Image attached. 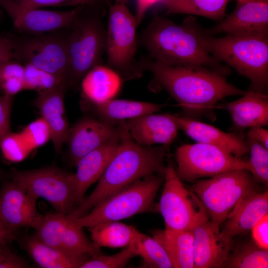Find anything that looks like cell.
Listing matches in <instances>:
<instances>
[{
  "mask_svg": "<svg viewBox=\"0 0 268 268\" xmlns=\"http://www.w3.org/2000/svg\"><path fill=\"white\" fill-rule=\"evenodd\" d=\"M12 59V49L11 42L6 35H0V69L2 65Z\"/></svg>",
  "mask_w": 268,
  "mask_h": 268,
  "instance_id": "42",
  "label": "cell"
},
{
  "mask_svg": "<svg viewBox=\"0 0 268 268\" xmlns=\"http://www.w3.org/2000/svg\"><path fill=\"white\" fill-rule=\"evenodd\" d=\"M204 47L214 58L225 63L251 81L249 91L267 94L268 36L214 37L206 31Z\"/></svg>",
  "mask_w": 268,
  "mask_h": 268,
  "instance_id": "4",
  "label": "cell"
},
{
  "mask_svg": "<svg viewBox=\"0 0 268 268\" xmlns=\"http://www.w3.org/2000/svg\"><path fill=\"white\" fill-rule=\"evenodd\" d=\"M119 140L117 126L101 119L85 118L69 130L67 140L71 163L76 165L85 155L108 143Z\"/></svg>",
  "mask_w": 268,
  "mask_h": 268,
  "instance_id": "17",
  "label": "cell"
},
{
  "mask_svg": "<svg viewBox=\"0 0 268 268\" xmlns=\"http://www.w3.org/2000/svg\"><path fill=\"white\" fill-rule=\"evenodd\" d=\"M268 214V193L251 191L237 203L226 218L221 232L230 239L251 231Z\"/></svg>",
  "mask_w": 268,
  "mask_h": 268,
  "instance_id": "21",
  "label": "cell"
},
{
  "mask_svg": "<svg viewBox=\"0 0 268 268\" xmlns=\"http://www.w3.org/2000/svg\"><path fill=\"white\" fill-rule=\"evenodd\" d=\"M0 89L4 94L13 96L24 90V80L17 77H9L0 80Z\"/></svg>",
  "mask_w": 268,
  "mask_h": 268,
  "instance_id": "41",
  "label": "cell"
},
{
  "mask_svg": "<svg viewBox=\"0 0 268 268\" xmlns=\"http://www.w3.org/2000/svg\"><path fill=\"white\" fill-rule=\"evenodd\" d=\"M85 8V7H84ZM84 8L67 28V86H76L106 52V31L101 18Z\"/></svg>",
  "mask_w": 268,
  "mask_h": 268,
  "instance_id": "5",
  "label": "cell"
},
{
  "mask_svg": "<svg viewBox=\"0 0 268 268\" xmlns=\"http://www.w3.org/2000/svg\"><path fill=\"white\" fill-rule=\"evenodd\" d=\"M11 180L37 200H46L57 212L69 214L77 206L72 174L55 167L14 172Z\"/></svg>",
  "mask_w": 268,
  "mask_h": 268,
  "instance_id": "12",
  "label": "cell"
},
{
  "mask_svg": "<svg viewBox=\"0 0 268 268\" xmlns=\"http://www.w3.org/2000/svg\"><path fill=\"white\" fill-rule=\"evenodd\" d=\"M23 246L31 259L43 268H80L91 256L77 255L49 246L35 236L26 237Z\"/></svg>",
  "mask_w": 268,
  "mask_h": 268,
  "instance_id": "25",
  "label": "cell"
},
{
  "mask_svg": "<svg viewBox=\"0 0 268 268\" xmlns=\"http://www.w3.org/2000/svg\"><path fill=\"white\" fill-rule=\"evenodd\" d=\"M85 5L67 11H52L23 7L14 0H0V6L21 33L40 34L70 27Z\"/></svg>",
  "mask_w": 268,
  "mask_h": 268,
  "instance_id": "13",
  "label": "cell"
},
{
  "mask_svg": "<svg viewBox=\"0 0 268 268\" xmlns=\"http://www.w3.org/2000/svg\"><path fill=\"white\" fill-rule=\"evenodd\" d=\"M132 138L143 146L161 144L169 147L179 128L169 114L151 113L126 121Z\"/></svg>",
  "mask_w": 268,
  "mask_h": 268,
  "instance_id": "20",
  "label": "cell"
},
{
  "mask_svg": "<svg viewBox=\"0 0 268 268\" xmlns=\"http://www.w3.org/2000/svg\"><path fill=\"white\" fill-rule=\"evenodd\" d=\"M12 96L0 95V142L10 132Z\"/></svg>",
  "mask_w": 268,
  "mask_h": 268,
  "instance_id": "38",
  "label": "cell"
},
{
  "mask_svg": "<svg viewBox=\"0 0 268 268\" xmlns=\"http://www.w3.org/2000/svg\"><path fill=\"white\" fill-rule=\"evenodd\" d=\"M169 115L176 122L179 130L197 142L221 147L239 157L249 153L246 139L241 134L226 133L210 125L184 116Z\"/></svg>",
  "mask_w": 268,
  "mask_h": 268,
  "instance_id": "19",
  "label": "cell"
},
{
  "mask_svg": "<svg viewBox=\"0 0 268 268\" xmlns=\"http://www.w3.org/2000/svg\"><path fill=\"white\" fill-rule=\"evenodd\" d=\"M13 231L4 229L0 230V243H6L14 238Z\"/></svg>",
  "mask_w": 268,
  "mask_h": 268,
  "instance_id": "45",
  "label": "cell"
},
{
  "mask_svg": "<svg viewBox=\"0 0 268 268\" xmlns=\"http://www.w3.org/2000/svg\"><path fill=\"white\" fill-rule=\"evenodd\" d=\"M122 80L110 67L95 66L80 81L82 98L90 106L113 99L120 90Z\"/></svg>",
  "mask_w": 268,
  "mask_h": 268,
  "instance_id": "24",
  "label": "cell"
},
{
  "mask_svg": "<svg viewBox=\"0 0 268 268\" xmlns=\"http://www.w3.org/2000/svg\"><path fill=\"white\" fill-rule=\"evenodd\" d=\"M137 25L135 17L125 4L110 5L106 31L107 63L122 80L137 78L142 72L134 60L138 44Z\"/></svg>",
  "mask_w": 268,
  "mask_h": 268,
  "instance_id": "9",
  "label": "cell"
},
{
  "mask_svg": "<svg viewBox=\"0 0 268 268\" xmlns=\"http://www.w3.org/2000/svg\"><path fill=\"white\" fill-rule=\"evenodd\" d=\"M164 181L157 210L164 219L165 229L192 231L208 217L200 199L184 186L171 161L166 166Z\"/></svg>",
  "mask_w": 268,
  "mask_h": 268,
  "instance_id": "10",
  "label": "cell"
},
{
  "mask_svg": "<svg viewBox=\"0 0 268 268\" xmlns=\"http://www.w3.org/2000/svg\"><path fill=\"white\" fill-rule=\"evenodd\" d=\"M24 90H36L39 92L54 88L62 83L67 85L61 78L34 66L24 64Z\"/></svg>",
  "mask_w": 268,
  "mask_h": 268,
  "instance_id": "36",
  "label": "cell"
},
{
  "mask_svg": "<svg viewBox=\"0 0 268 268\" xmlns=\"http://www.w3.org/2000/svg\"><path fill=\"white\" fill-rule=\"evenodd\" d=\"M93 243L97 247L124 248L134 242L140 232L119 221L104 223L88 228Z\"/></svg>",
  "mask_w": 268,
  "mask_h": 268,
  "instance_id": "28",
  "label": "cell"
},
{
  "mask_svg": "<svg viewBox=\"0 0 268 268\" xmlns=\"http://www.w3.org/2000/svg\"><path fill=\"white\" fill-rule=\"evenodd\" d=\"M67 84L38 92L34 101L42 119L47 125L56 153L67 141L69 130L65 116L64 96Z\"/></svg>",
  "mask_w": 268,
  "mask_h": 268,
  "instance_id": "18",
  "label": "cell"
},
{
  "mask_svg": "<svg viewBox=\"0 0 268 268\" xmlns=\"http://www.w3.org/2000/svg\"><path fill=\"white\" fill-rule=\"evenodd\" d=\"M67 215L57 212L43 215L35 229L34 236L43 243L62 250L63 236L68 222Z\"/></svg>",
  "mask_w": 268,
  "mask_h": 268,
  "instance_id": "31",
  "label": "cell"
},
{
  "mask_svg": "<svg viewBox=\"0 0 268 268\" xmlns=\"http://www.w3.org/2000/svg\"><path fill=\"white\" fill-rule=\"evenodd\" d=\"M1 174H0V177Z\"/></svg>",
  "mask_w": 268,
  "mask_h": 268,
  "instance_id": "49",
  "label": "cell"
},
{
  "mask_svg": "<svg viewBox=\"0 0 268 268\" xmlns=\"http://www.w3.org/2000/svg\"><path fill=\"white\" fill-rule=\"evenodd\" d=\"M192 232L194 268H223L233 247V239L224 235L208 217Z\"/></svg>",
  "mask_w": 268,
  "mask_h": 268,
  "instance_id": "16",
  "label": "cell"
},
{
  "mask_svg": "<svg viewBox=\"0 0 268 268\" xmlns=\"http://www.w3.org/2000/svg\"><path fill=\"white\" fill-rule=\"evenodd\" d=\"M127 0H116V2L126 4Z\"/></svg>",
  "mask_w": 268,
  "mask_h": 268,
  "instance_id": "47",
  "label": "cell"
},
{
  "mask_svg": "<svg viewBox=\"0 0 268 268\" xmlns=\"http://www.w3.org/2000/svg\"><path fill=\"white\" fill-rule=\"evenodd\" d=\"M6 35L12 45V59L52 73L67 85V28L40 34Z\"/></svg>",
  "mask_w": 268,
  "mask_h": 268,
  "instance_id": "8",
  "label": "cell"
},
{
  "mask_svg": "<svg viewBox=\"0 0 268 268\" xmlns=\"http://www.w3.org/2000/svg\"><path fill=\"white\" fill-rule=\"evenodd\" d=\"M164 180V174L140 179L101 201L85 215L71 220L80 227L89 228L150 210Z\"/></svg>",
  "mask_w": 268,
  "mask_h": 268,
  "instance_id": "6",
  "label": "cell"
},
{
  "mask_svg": "<svg viewBox=\"0 0 268 268\" xmlns=\"http://www.w3.org/2000/svg\"><path fill=\"white\" fill-rule=\"evenodd\" d=\"M119 140L105 144L81 157L72 174L76 201L77 204L84 199L88 189L100 179L115 154Z\"/></svg>",
  "mask_w": 268,
  "mask_h": 268,
  "instance_id": "22",
  "label": "cell"
},
{
  "mask_svg": "<svg viewBox=\"0 0 268 268\" xmlns=\"http://www.w3.org/2000/svg\"><path fill=\"white\" fill-rule=\"evenodd\" d=\"M138 63L142 71L152 73L154 83L165 89L182 108L184 116L190 118L203 115L211 117L219 101L247 92L227 81L225 74L206 67L169 66L150 58H143Z\"/></svg>",
  "mask_w": 268,
  "mask_h": 268,
  "instance_id": "1",
  "label": "cell"
},
{
  "mask_svg": "<svg viewBox=\"0 0 268 268\" xmlns=\"http://www.w3.org/2000/svg\"><path fill=\"white\" fill-rule=\"evenodd\" d=\"M246 137L255 140L268 149V131L263 127L250 129L247 134Z\"/></svg>",
  "mask_w": 268,
  "mask_h": 268,
  "instance_id": "43",
  "label": "cell"
},
{
  "mask_svg": "<svg viewBox=\"0 0 268 268\" xmlns=\"http://www.w3.org/2000/svg\"><path fill=\"white\" fill-rule=\"evenodd\" d=\"M223 268H267L268 251L254 242H245L233 247Z\"/></svg>",
  "mask_w": 268,
  "mask_h": 268,
  "instance_id": "30",
  "label": "cell"
},
{
  "mask_svg": "<svg viewBox=\"0 0 268 268\" xmlns=\"http://www.w3.org/2000/svg\"><path fill=\"white\" fill-rule=\"evenodd\" d=\"M254 242L259 247L268 250V214L265 215L251 230Z\"/></svg>",
  "mask_w": 268,
  "mask_h": 268,
  "instance_id": "39",
  "label": "cell"
},
{
  "mask_svg": "<svg viewBox=\"0 0 268 268\" xmlns=\"http://www.w3.org/2000/svg\"><path fill=\"white\" fill-rule=\"evenodd\" d=\"M8 229L5 225L0 221V230Z\"/></svg>",
  "mask_w": 268,
  "mask_h": 268,
  "instance_id": "46",
  "label": "cell"
},
{
  "mask_svg": "<svg viewBox=\"0 0 268 268\" xmlns=\"http://www.w3.org/2000/svg\"><path fill=\"white\" fill-rule=\"evenodd\" d=\"M28 263L19 256L13 253L6 246L0 254V268H27Z\"/></svg>",
  "mask_w": 268,
  "mask_h": 268,
  "instance_id": "40",
  "label": "cell"
},
{
  "mask_svg": "<svg viewBox=\"0 0 268 268\" xmlns=\"http://www.w3.org/2000/svg\"><path fill=\"white\" fill-rule=\"evenodd\" d=\"M135 243L138 251V256L142 259V267L173 268L166 250L154 238L140 232Z\"/></svg>",
  "mask_w": 268,
  "mask_h": 268,
  "instance_id": "32",
  "label": "cell"
},
{
  "mask_svg": "<svg viewBox=\"0 0 268 268\" xmlns=\"http://www.w3.org/2000/svg\"><path fill=\"white\" fill-rule=\"evenodd\" d=\"M153 237L166 250L173 268H194L192 231H174L165 229L154 231Z\"/></svg>",
  "mask_w": 268,
  "mask_h": 268,
  "instance_id": "27",
  "label": "cell"
},
{
  "mask_svg": "<svg viewBox=\"0 0 268 268\" xmlns=\"http://www.w3.org/2000/svg\"><path fill=\"white\" fill-rule=\"evenodd\" d=\"M20 5L29 8L48 6H73L91 4L96 0H14Z\"/></svg>",
  "mask_w": 268,
  "mask_h": 268,
  "instance_id": "37",
  "label": "cell"
},
{
  "mask_svg": "<svg viewBox=\"0 0 268 268\" xmlns=\"http://www.w3.org/2000/svg\"><path fill=\"white\" fill-rule=\"evenodd\" d=\"M37 200L12 180L5 182L0 193V221L12 231L23 227L35 229L43 215L37 209Z\"/></svg>",
  "mask_w": 268,
  "mask_h": 268,
  "instance_id": "15",
  "label": "cell"
},
{
  "mask_svg": "<svg viewBox=\"0 0 268 268\" xmlns=\"http://www.w3.org/2000/svg\"><path fill=\"white\" fill-rule=\"evenodd\" d=\"M256 183L248 170L237 169L198 180L190 190L200 199L210 220L220 227L239 200L255 189Z\"/></svg>",
  "mask_w": 268,
  "mask_h": 268,
  "instance_id": "7",
  "label": "cell"
},
{
  "mask_svg": "<svg viewBox=\"0 0 268 268\" xmlns=\"http://www.w3.org/2000/svg\"><path fill=\"white\" fill-rule=\"evenodd\" d=\"M179 178L189 182L237 169L249 170L248 161L221 147L203 143L185 144L175 152Z\"/></svg>",
  "mask_w": 268,
  "mask_h": 268,
  "instance_id": "11",
  "label": "cell"
},
{
  "mask_svg": "<svg viewBox=\"0 0 268 268\" xmlns=\"http://www.w3.org/2000/svg\"><path fill=\"white\" fill-rule=\"evenodd\" d=\"M5 246V243H0V254Z\"/></svg>",
  "mask_w": 268,
  "mask_h": 268,
  "instance_id": "48",
  "label": "cell"
},
{
  "mask_svg": "<svg viewBox=\"0 0 268 268\" xmlns=\"http://www.w3.org/2000/svg\"><path fill=\"white\" fill-rule=\"evenodd\" d=\"M117 127L119 144L115 154L95 188L67 215L68 219L85 215L101 201L140 179L164 174L168 147L138 144L130 135L126 121L119 123Z\"/></svg>",
  "mask_w": 268,
  "mask_h": 268,
  "instance_id": "2",
  "label": "cell"
},
{
  "mask_svg": "<svg viewBox=\"0 0 268 268\" xmlns=\"http://www.w3.org/2000/svg\"><path fill=\"white\" fill-rule=\"evenodd\" d=\"M250 154L249 171L256 183L268 185V150L255 140L246 137Z\"/></svg>",
  "mask_w": 268,
  "mask_h": 268,
  "instance_id": "35",
  "label": "cell"
},
{
  "mask_svg": "<svg viewBox=\"0 0 268 268\" xmlns=\"http://www.w3.org/2000/svg\"><path fill=\"white\" fill-rule=\"evenodd\" d=\"M165 106L162 104L113 98L92 107L100 119L116 126L122 121L158 112Z\"/></svg>",
  "mask_w": 268,
  "mask_h": 268,
  "instance_id": "26",
  "label": "cell"
},
{
  "mask_svg": "<svg viewBox=\"0 0 268 268\" xmlns=\"http://www.w3.org/2000/svg\"><path fill=\"white\" fill-rule=\"evenodd\" d=\"M229 0H160L168 13L199 15L219 21L226 14Z\"/></svg>",
  "mask_w": 268,
  "mask_h": 268,
  "instance_id": "29",
  "label": "cell"
},
{
  "mask_svg": "<svg viewBox=\"0 0 268 268\" xmlns=\"http://www.w3.org/2000/svg\"><path fill=\"white\" fill-rule=\"evenodd\" d=\"M205 32L193 15L178 24L156 15L140 34L137 43L157 63L169 66H201L229 75L230 68L222 65L204 47Z\"/></svg>",
  "mask_w": 268,
  "mask_h": 268,
  "instance_id": "3",
  "label": "cell"
},
{
  "mask_svg": "<svg viewBox=\"0 0 268 268\" xmlns=\"http://www.w3.org/2000/svg\"><path fill=\"white\" fill-rule=\"evenodd\" d=\"M206 31L211 35L225 33L239 37L268 36V0H237L231 13Z\"/></svg>",
  "mask_w": 268,
  "mask_h": 268,
  "instance_id": "14",
  "label": "cell"
},
{
  "mask_svg": "<svg viewBox=\"0 0 268 268\" xmlns=\"http://www.w3.org/2000/svg\"><path fill=\"white\" fill-rule=\"evenodd\" d=\"M159 1L160 0H136V13L135 18L137 25L141 23L147 10Z\"/></svg>",
  "mask_w": 268,
  "mask_h": 268,
  "instance_id": "44",
  "label": "cell"
},
{
  "mask_svg": "<svg viewBox=\"0 0 268 268\" xmlns=\"http://www.w3.org/2000/svg\"><path fill=\"white\" fill-rule=\"evenodd\" d=\"M226 107L234 128L238 131L268 125L267 94L247 91L240 99L226 104Z\"/></svg>",
  "mask_w": 268,
  "mask_h": 268,
  "instance_id": "23",
  "label": "cell"
},
{
  "mask_svg": "<svg viewBox=\"0 0 268 268\" xmlns=\"http://www.w3.org/2000/svg\"><path fill=\"white\" fill-rule=\"evenodd\" d=\"M81 227L68 219L62 242V250L77 255L93 256L102 254L100 248L91 242Z\"/></svg>",
  "mask_w": 268,
  "mask_h": 268,
  "instance_id": "33",
  "label": "cell"
},
{
  "mask_svg": "<svg viewBox=\"0 0 268 268\" xmlns=\"http://www.w3.org/2000/svg\"><path fill=\"white\" fill-rule=\"evenodd\" d=\"M135 242L115 254L105 255L102 253L91 256L81 266L80 268H124L132 258L138 256Z\"/></svg>",
  "mask_w": 268,
  "mask_h": 268,
  "instance_id": "34",
  "label": "cell"
}]
</instances>
